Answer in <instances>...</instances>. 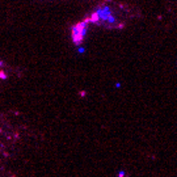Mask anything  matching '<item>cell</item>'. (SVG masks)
I'll use <instances>...</instances> for the list:
<instances>
[{
  "label": "cell",
  "instance_id": "1",
  "mask_svg": "<svg viewBox=\"0 0 177 177\" xmlns=\"http://www.w3.org/2000/svg\"><path fill=\"white\" fill-rule=\"evenodd\" d=\"M87 24H88V22L84 20L83 22L76 24L74 30H72V40H74V42H75L76 45H79L80 42L83 41L84 34H85V30H87Z\"/></svg>",
  "mask_w": 177,
  "mask_h": 177
}]
</instances>
